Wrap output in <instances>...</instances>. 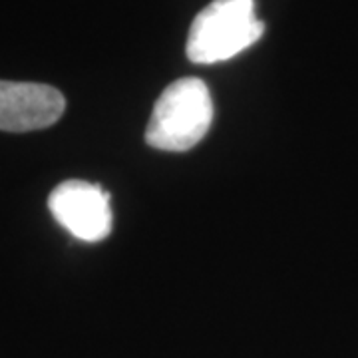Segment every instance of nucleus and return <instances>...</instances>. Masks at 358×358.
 I'll return each instance as SVG.
<instances>
[{
    "label": "nucleus",
    "instance_id": "7ed1b4c3",
    "mask_svg": "<svg viewBox=\"0 0 358 358\" xmlns=\"http://www.w3.org/2000/svg\"><path fill=\"white\" fill-rule=\"evenodd\" d=\"M48 209L52 217L80 241L96 243L112 233L110 195L96 183L82 179L60 183L48 197Z\"/></svg>",
    "mask_w": 358,
    "mask_h": 358
},
{
    "label": "nucleus",
    "instance_id": "f03ea898",
    "mask_svg": "<svg viewBox=\"0 0 358 358\" xmlns=\"http://www.w3.org/2000/svg\"><path fill=\"white\" fill-rule=\"evenodd\" d=\"M255 0H213L193 18L187 58L195 64H217L235 58L263 36Z\"/></svg>",
    "mask_w": 358,
    "mask_h": 358
},
{
    "label": "nucleus",
    "instance_id": "20e7f679",
    "mask_svg": "<svg viewBox=\"0 0 358 358\" xmlns=\"http://www.w3.org/2000/svg\"><path fill=\"white\" fill-rule=\"evenodd\" d=\"M66 110L62 92L48 84L0 80V129L24 134L50 128Z\"/></svg>",
    "mask_w": 358,
    "mask_h": 358
},
{
    "label": "nucleus",
    "instance_id": "f257e3e1",
    "mask_svg": "<svg viewBox=\"0 0 358 358\" xmlns=\"http://www.w3.org/2000/svg\"><path fill=\"white\" fill-rule=\"evenodd\" d=\"M213 122L209 88L199 78H181L157 98L145 141L162 152H187L203 140Z\"/></svg>",
    "mask_w": 358,
    "mask_h": 358
}]
</instances>
